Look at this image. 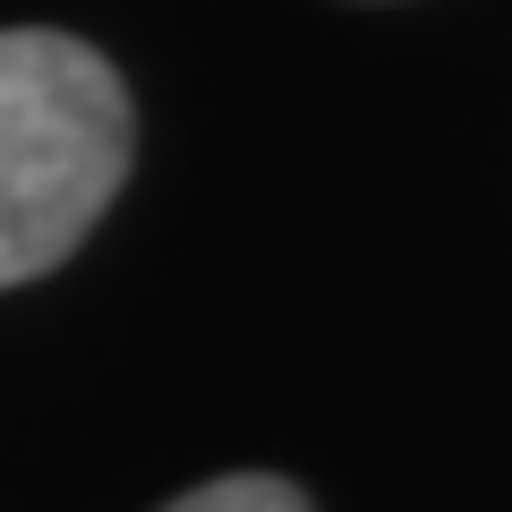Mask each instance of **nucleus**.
<instances>
[{
  "label": "nucleus",
  "mask_w": 512,
  "mask_h": 512,
  "mask_svg": "<svg viewBox=\"0 0 512 512\" xmlns=\"http://www.w3.org/2000/svg\"><path fill=\"white\" fill-rule=\"evenodd\" d=\"M128 86L52 26L0 35V291L52 274L128 180Z\"/></svg>",
  "instance_id": "f257e3e1"
},
{
  "label": "nucleus",
  "mask_w": 512,
  "mask_h": 512,
  "mask_svg": "<svg viewBox=\"0 0 512 512\" xmlns=\"http://www.w3.org/2000/svg\"><path fill=\"white\" fill-rule=\"evenodd\" d=\"M163 512H308V495L291 487V478H265V470H239V478H214V487L180 495V504Z\"/></svg>",
  "instance_id": "f03ea898"
}]
</instances>
